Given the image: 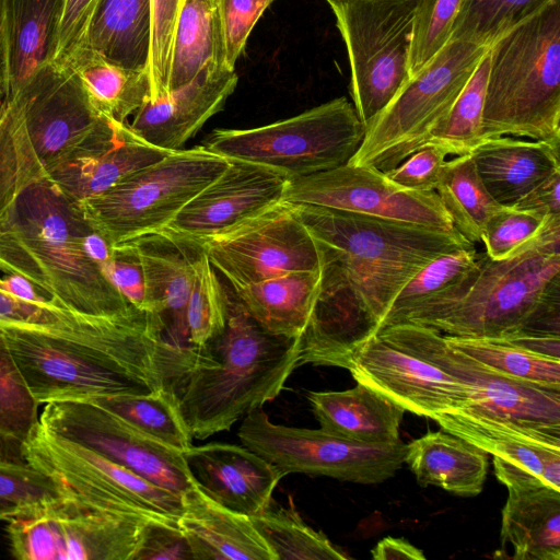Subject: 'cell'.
Listing matches in <instances>:
<instances>
[{
  "instance_id": "51",
  "label": "cell",
  "mask_w": 560,
  "mask_h": 560,
  "mask_svg": "<svg viewBox=\"0 0 560 560\" xmlns=\"http://www.w3.org/2000/svg\"><path fill=\"white\" fill-rule=\"evenodd\" d=\"M273 0H217L223 65L234 70L255 24Z\"/></svg>"
},
{
  "instance_id": "17",
  "label": "cell",
  "mask_w": 560,
  "mask_h": 560,
  "mask_svg": "<svg viewBox=\"0 0 560 560\" xmlns=\"http://www.w3.org/2000/svg\"><path fill=\"white\" fill-rule=\"evenodd\" d=\"M39 420L48 431L81 444L180 497L197 485L183 453L93 402L46 404Z\"/></svg>"
},
{
  "instance_id": "10",
  "label": "cell",
  "mask_w": 560,
  "mask_h": 560,
  "mask_svg": "<svg viewBox=\"0 0 560 560\" xmlns=\"http://www.w3.org/2000/svg\"><path fill=\"white\" fill-rule=\"evenodd\" d=\"M365 129L347 97L249 129H215L202 145L228 160L270 167L289 179L347 164Z\"/></svg>"
},
{
  "instance_id": "6",
  "label": "cell",
  "mask_w": 560,
  "mask_h": 560,
  "mask_svg": "<svg viewBox=\"0 0 560 560\" xmlns=\"http://www.w3.org/2000/svg\"><path fill=\"white\" fill-rule=\"evenodd\" d=\"M108 119L67 63L39 68L0 108V215Z\"/></svg>"
},
{
  "instance_id": "15",
  "label": "cell",
  "mask_w": 560,
  "mask_h": 560,
  "mask_svg": "<svg viewBox=\"0 0 560 560\" xmlns=\"http://www.w3.org/2000/svg\"><path fill=\"white\" fill-rule=\"evenodd\" d=\"M347 370L355 382L432 420L464 408L468 399L466 386L422 351L412 323L377 330L351 353Z\"/></svg>"
},
{
  "instance_id": "1",
  "label": "cell",
  "mask_w": 560,
  "mask_h": 560,
  "mask_svg": "<svg viewBox=\"0 0 560 560\" xmlns=\"http://www.w3.org/2000/svg\"><path fill=\"white\" fill-rule=\"evenodd\" d=\"M320 256V291L299 339L298 368L347 369L404 287L435 258L475 247L458 231L291 205Z\"/></svg>"
},
{
  "instance_id": "28",
  "label": "cell",
  "mask_w": 560,
  "mask_h": 560,
  "mask_svg": "<svg viewBox=\"0 0 560 560\" xmlns=\"http://www.w3.org/2000/svg\"><path fill=\"white\" fill-rule=\"evenodd\" d=\"M405 464L422 487L476 497L488 474V453L446 431H428L407 444Z\"/></svg>"
},
{
  "instance_id": "48",
  "label": "cell",
  "mask_w": 560,
  "mask_h": 560,
  "mask_svg": "<svg viewBox=\"0 0 560 560\" xmlns=\"http://www.w3.org/2000/svg\"><path fill=\"white\" fill-rule=\"evenodd\" d=\"M179 0H151L152 26L149 58L150 100L168 91Z\"/></svg>"
},
{
  "instance_id": "60",
  "label": "cell",
  "mask_w": 560,
  "mask_h": 560,
  "mask_svg": "<svg viewBox=\"0 0 560 560\" xmlns=\"http://www.w3.org/2000/svg\"><path fill=\"white\" fill-rule=\"evenodd\" d=\"M0 289H2V278H0Z\"/></svg>"
},
{
  "instance_id": "7",
  "label": "cell",
  "mask_w": 560,
  "mask_h": 560,
  "mask_svg": "<svg viewBox=\"0 0 560 560\" xmlns=\"http://www.w3.org/2000/svg\"><path fill=\"white\" fill-rule=\"evenodd\" d=\"M482 139L510 136L560 147V0L489 47Z\"/></svg>"
},
{
  "instance_id": "57",
  "label": "cell",
  "mask_w": 560,
  "mask_h": 560,
  "mask_svg": "<svg viewBox=\"0 0 560 560\" xmlns=\"http://www.w3.org/2000/svg\"><path fill=\"white\" fill-rule=\"evenodd\" d=\"M375 560H424L423 551L405 538L387 536L371 550Z\"/></svg>"
},
{
  "instance_id": "29",
  "label": "cell",
  "mask_w": 560,
  "mask_h": 560,
  "mask_svg": "<svg viewBox=\"0 0 560 560\" xmlns=\"http://www.w3.org/2000/svg\"><path fill=\"white\" fill-rule=\"evenodd\" d=\"M66 0H4L8 84L4 98L55 60ZM3 98V100H4Z\"/></svg>"
},
{
  "instance_id": "59",
  "label": "cell",
  "mask_w": 560,
  "mask_h": 560,
  "mask_svg": "<svg viewBox=\"0 0 560 560\" xmlns=\"http://www.w3.org/2000/svg\"><path fill=\"white\" fill-rule=\"evenodd\" d=\"M2 101H3V98H2V96L0 95V108H1Z\"/></svg>"
},
{
  "instance_id": "4",
  "label": "cell",
  "mask_w": 560,
  "mask_h": 560,
  "mask_svg": "<svg viewBox=\"0 0 560 560\" xmlns=\"http://www.w3.org/2000/svg\"><path fill=\"white\" fill-rule=\"evenodd\" d=\"M299 339L270 334L230 296L224 330L194 347L192 364L170 387L191 435L228 431L273 400L298 368Z\"/></svg>"
},
{
  "instance_id": "39",
  "label": "cell",
  "mask_w": 560,
  "mask_h": 560,
  "mask_svg": "<svg viewBox=\"0 0 560 560\" xmlns=\"http://www.w3.org/2000/svg\"><path fill=\"white\" fill-rule=\"evenodd\" d=\"M250 520L277 560L349 559L324 533L315 530L302 520L291 498L288 506H275L271 500Z\"/></svg>"
},
{
  "instance_id": "35",
  "label": "cell",
  "mask_w": 560,
  "mask_h": 560,
  "mask_svg": "<svg viewBox=\"0 0 560 560\" xmlns=\"http://www.w3.org/2000/svg\"><path fill=\"white\" fill-rule=\"evenodd\" d=\"M209 65L224 67L217 0H179L168 91Z\"/></svg>"
},
{
  "instance_id": "21",
  "label": "cell",
  "mask_w": 560,
  "mask_h": 560,
  "mask_svg": "<svg viewBox=\"0 0 560 560\" xmlns=\"http://www.w3.org/2000/svg\"><path fill=\"white\" fill-rule=\"evenodd\" d=\"M171 151L151 145L128 127L105 121L47 177L73 202L101 194Z\"/></svg>"
},
{
  "instance_id": "45",
  "label": "cell",
  "mask_w": 560,
  "mask_h": 560,
  "mask_svg": "<svg viewBox=\"0 0 560 560\" xmlns=\"http://www.w3.org/2000/svg\"><path fill=\"white\" fill-rule=\"evenodd\" d=\"M229 306L230 295L205 253L196 265L186 308L190 347H202L224 330Z\"/></svg>"
},
{
  "instance_id": "14",
  "label": "cell",
  "mask_w": 560,
  "mask_h": 560,
  "mask_svg": "<svg viewBox=\"0 0 560 560\" xmlns=\"http://www.w3.org/2000/svg\"><path fill=\"white\" fill-rule=\"evenodd\" d=\"M25 458L61 481L71 494L101 510L167 523H177L184 511L180 495L42 424L26 445Z\"/></svg>"
},
{
  "instance_id": "9",
  "label": "cell",
  "mask_w": 560,
  "mask_h": 560,
  "mask_svg": "<svg viewBox=\"0 0 560 560\" xmlns=\"http://www.w3.org/2000/svg\"><path fill=\"white\" fill-rule=\"evenodd\" d=\"M229 164L203 145L171 151L75 203L89 226L113 246L166 228Z\"/></svg>"
},
{
  "instance_id": "26",
  "label": "cell",
  "mask_w": 560,
  "mask_h": 560,
  "mask_svg": "<svg viewBox=\"0 0 560 560\" xmlns=\"http://www.w3.org/2000/svg\"><path fill=\"white\" fill-rule=\"evenodd\" d=\"M559 153V145L510 136L482 139L470 151L486 189L505 207L560 170Z\"/></svg>"
},
{
  "instance_id": "34",
  "label": "cell",
  "mask_w": 560,
  "mask_h": 560,
  "mask_svg": "<svg viewBox=\"0 0 560 560\" xmlns=\"http://www.w3.org/2000/svg\"><path fill=\"white\" fill-rule=\"evenodd\" d=\"M65 63L77 72L93 106L109 120L126 124L150 100L148 71L124 68L86 47Z\"/></svg>"
},
{
  "instance_id": "56",
  "label": "cell",
  "mask_w": 560,
  "mask_h": 560,
  "mask_svg": "<svg viewBox=\"0 0 560 560\" xmlns=\"http://www.w3.org/2000/svg\"><path fill=\"white\" fill-rule=\"evenodd\" d=\"M501 339H504L529 352L560 359V335L521 331L502 337Z\"/></svg>"
},
{
  "instance_id": "49",
  "label": "cell",
  "mask_w": 560,
  "mask_h": 560,
  "mask_svg": "<svg viewBox=\"0 0 560 560\" xmlns=\"http://www.w3.org/2000/svg\"><path fill=\"white\" fill-rule=\"evenodd\" d=\"M547 217L533 211L502 207L485 224L481 242L486 253L493 259L512 254L540 231Z\"/></svg>"
},
{
  "instance_id": "58",
  "label": "cell",
  "mask_w": 560,
  "mask_h": 560,
  "mask_svg": "<svg viewBox=\"0 0 560 560\" xmlns=\"http://www.w3.org/2000/svg\"><path fill=\"white\" fill-rule=\"evenodd\" d=\"M8 84V46L4 0H0V95L4 98ZM3 102V101H2Z\"/></svg>"
},
{
  "instance_id": "31",
  "label": "cell",
  "mask_w": 560,
  "mask_h": 560,
  "mask_svg": "<svg viewBox=\"0 0 560 560\" xmlns=\"http://www.w3.org/2000/svg\"><path fill=\"white\" fill-rule=\"evenodd\" d=\"M501 544L516 560L560 559V491L549 487L509 490Z\"/></svg>"
},
{
  "instance_id": "44",
  "label": "cell",
  "mask_w": 560,
  "mask_h": 560,
  "mask_svg": "<svg viewBox=\"0 0 560 560\" xmlns=\"http://www.w3.org/2000/svg\"><path fill=\"white\" fill-rule=\"evenodd\" d=\"M550 1L462 0L451 39L490 47L495 39Z\"/></svg>"
},
{
  "instance_id": "47",
  "label": "cell",
  "mask_w": 560,
  "mask_h": 560,
  "mask_svg": "<svg viewBox=\"0 0 560 560\" xmlns=\"http://www.w3.org/2000/svg\"><path fill=\"white\" fill-rule=\"evenodd\" d=\"M105 317H83L62 308L20 299L0 289V327L79 335Z\"/></svg>"
},
{
  "instance_id": "13",
  "label": "cell",
  "mask_w": 560,
  "mask_h": 560,
  "mask_svg": "<svg viewBox=\"0 0 560 560\" xmlns=\"http://www.w3.org/2000/svg\"><path fill=\"white\" fill-rule=\"evenodd\" d=\"M242 444L283 475L325 476L362 485L381 483L405 464L407 444L359 443L323 429L276 424L261 408L247 413L238 429Z\"/></svg>"
},
{
  "instance_id": "20",
  "label": "cell",
  "mask_w": 560,
  "mask_h": 560,
  "mask_svg": "<svg viewBox=\"0 0 560 560\" xmlns=\"http://www.w3.org/2000/svg\"><path fill=\"white\" fill-rule=\"evenodd\" d=\"M289 180L270 167L230 160L229 166L166 229L205 243L282 202Z\"/></svg>"
},
{
  "instance_id": "12",
  "label": "cell",
  "mask_w": 560,
  "mask_h": 560,
  "mask_svg": "<svg viewBox=\"0 0 560 560\" xmlns=\"http://www.w3.org/2000/svg\"><path fill=\"white\" fill-rule=\"evenodd\" d=\"M343 39L354 109L365 127L408 84L417 0H326Z\"/></svg>"
},
{
  "instance_id": "42",
  "label": "cell",
  "mask_w": 560,
  "mask_h": 560,
  "mask_svg": "<svg viewBox=\"0 0 560 560\" xmlns=\"http://www.w3.org/2000/svg\"><path fill=\"white\" fill-rule=\"evenodd\" d=\"M68 494L61 481L30 463H0V521L30 517Z\"/></svg>"
},
{
  "instance_id": "36",
  "label": "cell",
  "mask_w": 560,
  "mask_h": 560,
  "mask_svg": "<svg viewBox=\"0 0 560 560\" xmlns=\"http://www.w3.org/2000/svg\"><path fill=\"white\" fill-rule=\"evenodd\" d=\"M435 191L454 228L474 245L481 243L488 219L504 207L486 189L470 153L445 162Z\"/></svg>"
},
{
  "instance_id": "27",
  "label": "cell",
  "mask_w": 560,
  "mask_h": 560,
  "mask_svg": "<svg viewBox=\"0 0 560 560\" xmlns=\"http://www.w3.org/2000/svg\"><path fill=\"white\" fill-rule=\"evenodd\" d=\"M307 399L320 429L359 443L399 439L406 410L374 388L358 383L339 392H310Z\"/></svg>"
},
{
  "instance_id": "3",
  "label": "cell",
  "mask_w": 560,
  "mask_h": 560,
  "mask_svg": "<svg viewBox=\"0 0 560 560\" xmlns=\"http://www.w3.org/2000/svg\"><path fill=\"white\" fill-rule=\"evenodd\" d=\"M93 230L49 182L27 187L0 215V271L31 282L57 307L83 317H130L135 308L89 254Z\"/></svg>"
},
{
  "instance_id": "8",
  "label": "cell",
  "mask_w": 560,
  "mask_h": 560,
  "mask_svg": "<svg viewBox=\"0 0 560 560\" xmlns=\"http://www.w3.org/2000/svg\"><path fill=\"white\" fill-rule=\"evenodd\" d=\"M416 325L425 355L467 389L464 408L438 415L443 431L487 451L503 441L560 448V388L516 380L490 370L455 350L440 331Z\"/></svg>"
},
{
  "instance_id": "19",
  "label": "cell",
  "mask_w": 560,
  "mask_h": 560,
  "mask_svg": "<svg viewBox=\"0 0 560 560\" xmlns=\"http://www.w3.org/2000/svg\"><path fill=\"white\" fill-rule=\"evenodd\" d=\"M283 202L312 205L457 231L435 190L405 189L370 166H341L290 179Z\"/></svg>"
},
{
  "instance_id": "40",
  "label": "cell",
  "mask_w": 560,
  "mask_h": 560,
  "mask_svg": "<svg viewBox=\"0 0 560 560\" xmlns=\"http://www.w3.org/2000/svg\"><path fill=\"white\" fill-rule=\"evenodd\" d=\"M455 350L500 374L560 388V359L529 352L501 338H466L444 335Z\"/></svg>"
},
{
  "instance_id": "50",
  "label": "cell",
  "mask_w": 560,
  "mask_h": 560,
  "mask_svg": "<svg viewBox=\"0 0 560 560\" xmlns=\"http://www.w3.org/2000/svg\"><path fill=\"white\" fill-rule=\"evenodd\" d=\"M101 267L110 282L135 308L155 315L150 301L144 268L133 240L110 246L109 257L101 264Z\"/></svg>"
},
{
  "instance_id": "18",
  "label": "cell",
  "mask_w": 560,
  "mask_h": 560,
  "mask_svg": "<svg viewBox=\"0 0 560 560\" xmlns=\"http://www.w3.org/2000/svg\"><path fill=\"white\" fill-rule=\"evenodd\" d=\"M206 255L233 290L299 271L320 270L317 245L292 206L262 214L205 242Z\"/></svg>"
},
{
  "instance_id": "43",
  "label": "cell",
  "mask_w": 560,
  "mask_h": 560,
  "mask_svg": "<svg viewBox=\"0 0 560 560\" xmlns=\"http://www.w3.org/2000/svg\"><path fill=\"white\" fill-rule=\"evenodd\" d=\"M488 71L489 52L483 56L428 143L441 145L448 154L462 155L470 153L482 140V114Z\"/></svg>"
},
{
  "instance_id": "16",
  "label": "cell",
  "mask_w": 560,
  "mask_h": 560,
  "mask_svg": "<svg viewBox=\"0 0 560 560\" xmlns=\"http://www.w3.org/2000/svg\"><path fill=\"white\" fill-rule=\"evenodd\" d=\"M148 521L97 509L69 492L35 515L9 522L7 532L20 560H132Z\"/></svg>"
},
{
  "instance_id": "11",
  "label": "cell",
  "mask_w": 560,
  "mask_h": 560,
  "mask_svg": "<svg viewBox=\"0 0 560 560\" xmlns=\"http://www.w3.org/2000/svg\"><path fill=\"white\" fill-rule=\"evenodd\" d=\"M489 46L451 39L365 127L348 164L386 173L428 143Z\"/></svg>"
},
{
  "instance_id": "54",
  "label": "cell",
  "mask_w": 560,
  "mask_h": 560,
  "mask_svg": "<svg viewBox=\"0 0 560 560\" xmlns=\"http://www.w3.org/2000/svg\"><path fill=\"white\" fill-rule=\"evenodd\" d=\"M102 0H66L52 62L65 63L84 47L92 19Z\"/></svg>"
},
{
  "instance_id": "22",
  "label": "cell",
  "mask_w": 560,
  "mask_h": 560,
  "mask_svg": "<svg viewBox=\"0 0 560 560\" xmlns=\"http://www.w3.org/2000/svg\"><path fill=\"white\" fill-rule=\"evenodd\" d=\"M236 84L235 70L209 65L189 82L143 103L128 127L151 145L179 150L209 118L222 110Z\"/></svg>"
},
{
  "instance_id": "5",
  "label": "cell",
  "mask_w": 560,
  "mask_h": 560,
  "mask_svg": "<svg viewBox=\"0 0 560 560\" xmlns=\"http://www.w3.org/2000/svg\"><path fill=\"white\" fill-rule=\"evenodd\" d=\"M408 323L466 338L560 335V215H548L537 235L505 258L478 253L465 290Z\"/></svg>"
},
{
  "instance_id": "30",
  "label": "cell",
  "mask_w": 560,
  "mask_h": 560,
  "mask_svg": "<svg viewBox=\"0 0 560 560\" xmlns=\"http://www.w3.org/2000/svg\"><path fill=\"white\" fill-rule=\"evenodd\" d=\"M322 282V271H299L233 290L245 311L270 334L296 339L305 330Z\"/></svg>"
},
{
  "instance_id": "52",
  "label": "cell",
  "mask_w": 560,
  "mask_h": 560,
  "mask_svg": "<svg viewBox=\"0 0 560 560\" xmlns=\"http://www.w3.org/2000/svg\"><path fill=\"white\" fill-rule=\"evenodd\" d=\"M447 155L441 145L427 143L385 174L405 189L435 190Z\"/></svg>"
},
{
  "instance_id": "37",
  "label": "cell",
  "mask_w": 560,
  "mask_h": 560,
  "mask_svg": "<svg viewBox=\"0 0 560 560\" xmlns=\"http://www.w3.org/2000/svg\"><path fill=\"white\" fill-rule=\"evenodd\" d=\"M38 406L0 328V463H27L26 445L40 424Z\"/></svg>"
},
{
  "instance_id": "41",
  "label": "cell",
  "mask_w": 560,
  "mask_h": 560,
  "mask_svg": "<svg viewBox=\"0 0 560 560\" xmlns=\"http://www.w3.org/2000/svg\"><path fill=\"white\" fill-rule=\"evenodd\" d=\"M497 479L508 490L549 487L560 491V448L503 441L487 448Z\"/></svg>"
},
{
  "instance_id": "55",
  "label": "cell",
  "mask_w": 560,
  "mask_h": 560,
  "mask_svg": "<svg viewBox=\"0 0 560 560\" xmlns=\"http://www.w3.org/2000/svg\"><path fill=\"white\" fill-rule=\"evenodd\" d=\"M511 207L533 211L544 217L560 215V170L535 186Z\"/></svg>"
},
{
  "instance_id": "2",
  "label": "cell",
  "mask_w": 560,
  "mask_h": 560,
  "mask_svg": "<svg viewBox=\"0 0 560 560\" xmlns=\"http://www.w3.org/2000/svg\"><path fill=\"white\" fill-rule=\"evenodd\" d=\"M1 330L39 405L148 394L171 385L192 362L191 347L166 341L162 319L148 313L103 318L74 336Z\"/></svg>"
},
{
  "instance_id": "24",
  "label": "cell",
  "mask_w": 560,
  "mask_h": 560,
  "mask_svg": "<svg viewBox=\"0 0 560 560\" xmlns=\"http://www.w3.org/2000/svg\"><path fill=\"white\" fill-rule=\"evenodd\" d=\"M199 488L219 504L253 516L272 500L284 477L265 458L235 444L211 442L183 453Z\"/></svg>"
},
{
  "instance_id": "33",
  "label": "cell",
  "mask_w": 560,
  "mask_h": 560,
  "mask_svg": "<svg viewBox=\"0 0 560 560\" xmlns=\"http://www.w3.org/2000/svg\"><path fill=\"white\" fill-rule=\"evenodd\" d=\"M477 267L478 252L475 247L435 258L398 293L381 328L408 323L415 316L456 299L471 281Z\"/></svg>"
},
{
  "instance_id": "32",
  "label": "cell",
  "mask_w": 560,
  "mask_h": 560,
  "mask_svg": "<svg viewBox=\"0 0 560 560\" xmlns=\"http://www.w3.org/2000/svg\"><path fill=\"white\" fill-rule=\"evenodd\" d=\"M151 26V0H102L84 47L124 68L149 72Z\"/></svg>"
},
{
  "instance_id": "53",
  "label": "cell",
  "mask_w": 560,
  "mask_h": 560,
  "mask_svg": "<svg viewBox=\"0 0 560 560\" xmlns=\"http://www.w3.org/2000/svg\"><path fill=\"white\" fill-rule=\"evenodd\" d=\"M132 560H192L188 542L177 523L148 521Z\"/></svg>"
},
{
  "instance_id": "25",
  "label": "cell",
  "mask_w": 560,
  "mask_h": 560,
  "mask_svg": "<svg viewBox=\"0 0 560 560\" xmlns=\"http://www.w3.org/2000/svg\"><path fill=\"white\" fill-rule=\"evenodd\" d=\"M182 500L177 524L192 560H277L250 516L213 501L198 483Z\"/></svg>"
},
{
  "instance_id": "46",
  "label": "cell",
  "mask_w": 560,
  "mask_h": 560,
  "mask_svg": "<svg viewBox=\"0 0 560 560\" xmlns=\"http://www.w3.org/2000/svg\"><path fill=\"white\" fill-rule=\"evenodd\" d=\"M462 0H417L409 52V78H416L452 37Z\"/></svg>"
},
{
  "instance_id": "23",
  "label": "cell",
  "mask_w": 560,
  "mask_h": 560,
  "mask_svg": "<svg viewBox=\"0 0 560 560\" xmlns=\"http://www.w3.org/2000/svg\"><path fill=\"white\" fill-rule=\"evenodd\" d=\"M133 242L165 340L177 348H189L186 308L196 265L206 253L205 243L166 228Z\"/></svg>"
},
{
  "instance_id": "38",
  "label": "cell",
  "mask_w": 560,
  "mask_h": 560,
  "mask_svg": "<svg viewBox=\"0 0 560 560\" xmlns=\"http://www.w3.org/2000/svg\"><path fill=\"white\" fill-rule=\"evenodd\" d=\"M85 401L113 412L180 453L192 446V435L179 411L174 392L167 386L148 394L96 397Z\"/></svg>"
}]
</instances>
